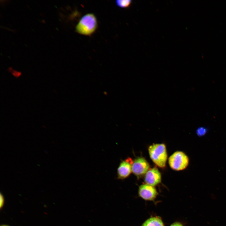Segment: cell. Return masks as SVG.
<instances>
[{
    "mask_svg": "<svg viewBox=\"0 0 226 226\" xmlns=\"http://www.w3.org/2000/svg\"><path fill=\"white\" fill-rule=\"evenodd\" d=\"M207 131V129L204 127H200L196 130V132L197 135L199 136L204 135Z\"/></svg>",
    "mask_w": 226,
    "mask_h": 226,
    "instance_id": "30bf717a",
    "label": "cell"
},
{
    "mask_svg": "<svg viewBox=\"0 0 226 226\" xmlns=\"http://www.w3.org/2000/svg\"><path fill=\"white\" fill-rule=\"evenodd\" d=\"M0 209L1 210L3 208L5 203V199L3 195L0 193Z\"/></svg>",
    "mask_w": 226,
    "mask_h": 226,
    "instance_id": "8fae6325",
    "label": "cell"
},
{
    "mask_svg": "<svg viewBox=\"0 0 226 226\" xmlns=\"http://www.w3.org/2000/svg\"><path fill=\"white\" fill-rule=\"evenodd\" d=\"M149 168V164L144 158L138 157L133 161L132 171L138 178L146 173Z\"/></svg>",
    "mask_w": 226,
    "mask_h": 226,
    "instance_id": "277c9868",
    "label": "cell"
},
{
    "mask_svg": "<svg viewBox=\"0 0 226 226\" xmlns=\"http://www.w3.org/2000/svg\"><path fill=\"white\" fill-rule=\"evenodd\" d=\"M138 193L143 199L148 200H153L158 194L153 186L147 184H143L139 186Z\"/></svg>",
    "mask_w": 226,
    "mask_h": 226,
    "instance_id": "8992f818",
    "label": "cell"
},
{
    "mask_svg": "<svg viewBox=\"0 0 226 226\" xmlns=\"http://www.w3.org/2000/svg\"><path fill=\"white\" fill-rule=\"evenodd\" d=\"M132 3V1L127 0H117L116 4L118 7L121 8H127L130 6Z\"/></svg>",
    "mask_w": 226,
    "mask_h": 226,
    "instance_id": "9c48e42d",
    "label": "cell"
},
{
    "mask_svg": "<svg viewBox=\"0 0 226 226\" xmlns=\"http://www.w3.org/2000/svg\"><path fill=\"white\" fill-rule=\"evenodd\" d=\"M133 161L130 158L122 161L117 169V178L124 179L128 177L132 171Z\"/></svg>",
    "mask_w": 226,
    "mask_h": 226,
    "instance_id": "5b68a950",
    "label": "cell"
},
{
    "mask_svg": "<svg viewBox=\"0 0 226 226\" xmlns=\"http://www.w3.org/2000/svg\"><path fill=\"white\" fill-rule=\"evenodd\" d=\"M144 180L147 184L153 186H155L161 182L160 173L157 168L151 169L146 173Z\"/></svg>",
    "mask_w": 226,
    "mask_h": 226,
    "instance_id": "52a82bcc",
    "label": "cell"
},
{
    "mask_svg": "<svg viewBox=\"0 0 226 226\" xmlns=\"http://www.w3.org/2000/svg\"><path fill=\"white\" fill-rule=\"evenodd\" d=\"M98 27L97 18L92 13L84 15L76 26V31L78 34L90 36L95 32Z\"/></svg>",
    "mask_w": 226,
    "mask_h": 226,
    "instance_id": "6da1fadb",
    "label": "cell"
},
{
    "mask_svg": "<svg viewBox=\"0 0 226 226\" xmlns=\"http://www.w3.org/2000/svg\"><path fill=\"white\" fill-rule=\"evenodd\" d=\"M142 226H164L162 220L157 217L151 218L146 220Z\"/></svg>",
    "mask_w": 226,
    "mask_h": 226,
    "instance_id": "ba28073f",
    "label": "cell"
},
{
    "mask_svg": "<svg viewBox=\"0 0 226 226\" xmlns=\"http://www.w3.org/2000/svg\"><path fill=\"white\" fill-rule=\"evenodd\" d=\"M1 226H9L7 225L4 224V225H1Z\"/></svg>",
    "mask_w": 226,
    "mask_h": 226,
    "instance_id": "4fadbf2b",
    "label": "cell"
},
{
    "mask_svg": "<svg viewBox=\"0 0 226 226\" xmlns=\"http://www.w3.org/2000/svg\"><path fill=\"white\" fill-rule=\"evenodd\" d=\"M170 226H183L182 224H181L179 222H175L173 224H172Z\"/></svg>",
    "mask_w": 226,
    "mask_h": 226,
    "instance_id": "7c38bea8",
    "label": "cell"
},
{
    "mask_svg": "<svg viewBox=\"0 0 226 226\" xmlns=\"http://www.w3.org/2000/svg\"><path fill=\"white\" fill-rule=\"evenodd\" d=\"M148 150L153 162L159 167H164L167 158L165 145L163 143L153 144L149 147Z\"/></svg>",
    "mask_w": 226,
    "mask_h": 226,
    "instance_id": "7a4b0ae2",
    "label": "cell"
},
{
    "mask_svg": "<svg viewBox=\"0 0 226 226\" xmlns=\"http://www.w3.org/2000/svg\"><path fill=\"white\" fill-rule=\"evenodd\" d=\"M169 163L173 170L179 171L184 170L189 164V159L183 152L177 151L174 153L169 158Z\"/></svg>",
    "mask_w": 226,
    "mask_h": 226,
    "instance_id": "3957f363",
    "label": "cell"
}]
</instances>
